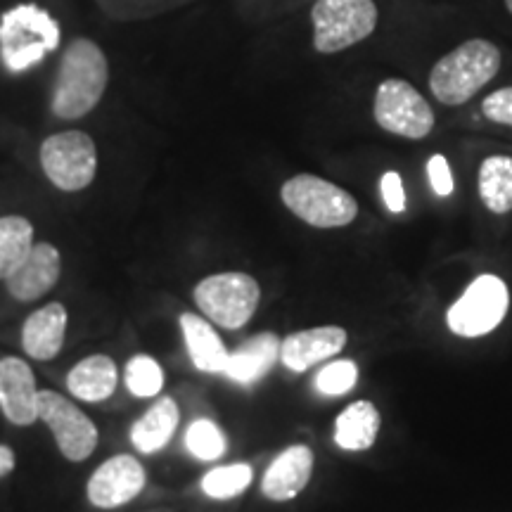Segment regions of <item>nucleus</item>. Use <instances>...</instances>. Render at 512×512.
I'll list each match as a JSON object with an SVG mask.
<instances>
[{"label": "nucleus", "instance_id": "nucleus-31", "mask_svg": "<svg viewBox=\"0 0 512 512\" xmlns=\"http://www.w3.org/2000/svg\"><path fill=\"white\" fill-rule=\"evenodd\" d=\"M15 470V453L10 446H0V477L10 475Z\"/></svg>", "mask_w": 512, "mask_h": 512}, {"label": "nucleus", "instance_id": "nucleus-1", "mask_svg": "<svg viewBox=\"0 0 512 512\" xmlns=\"http://www.w3.org/2000/svg\"><path fill=\"white\" fill-rule=\"evenodd\" d=\"M110 81V64L98 43L88 38H76L64 50L60 72L53 88L55 117L81 119L98 107Z\"/></svg>", "mask_w": 512, "mask_h": 512}, {"label": "nucleus", "instance_id": "nucleus-21", "mask_svg": "<svg viewBox=\"0 0 512 512\" xmlns=\"http://www.w3.org/2000/svg\"><path fill=\"white\" fill-rule=\"evenodd\" d=\"M178 420V406L174 399H162L140 418L131 430V441L140 453H157L174 437Z\"/></svg>", "mask_w": 512, "mask_h": 512}, {"label": "nucleus", "instance_id": "nucleus-14", "mask_svg": "<svg viewBox=\"0 0 512 512\" xmlns=\"http://www.w3.org/2000/svg\"><path fill=\"white\" fill-rule=\"evenodd\" d=\"M344 347H347V330L339 325H323V328L302 330L285 337L280 344V361L292 373H304L311 366H318L339 354Z\"/></svg>", "mask_w": 512, "mask_h": 512}, {"label": "nucleus", "instance_id": "nucleus-23", "mask_svg": "<svg viewBox=\"0 0 512 512\" xmlns=\"http://www.w3.org/2000/svg\"><path fill=\"white\" fill-rule=\"evenodd\" d=\"M34 247V226L24 216H3L0 219V280L8 278L29 249Z\"/></svg>", "mask_w": 512, "mask_h": 512}, {"label": "nucleus", "instance_id": "nucleus-4", "mask_svg": "<svg viewBox=\"0 0 512 512\" xmlns=\"http://www.w3.org/2000/svg\"><path fill=\"white\" fill-rule=\"evenodd\" d=\"M377 22L375 0H316L311 8L313 48L320 55L342 53L373 36Z\"/></svg>", "mask_w": 512, "mask_h": 512}, {"label": "nucleus", "instance_id": "nucleus-24", "mask_svg": "<svg viewBox=\"0 0 512 512\" xmlns=\"http://www.w3.org/2000/svg\"><path fill=\"white\" fill-rule=\"evenodd\" d=\"M252 477V467L245 463L214 467V470L202 477V491L209 498H214V501H228V498H235L242 491H247L249 484H252Z\"/></svg>", "mask_w": 512, "mask_h": 512}, {"label": "nucleus", "instance_id": "nucleus-10", "mask_svg": "<svg viewBox=\"0 0 512 512\" xmlns=\"http://www.w3.org/2000/svg\"><path fill=\"white\" fill-rule=\"evenodd\" d=\"M38 418L55 434L64 458L81 463L93 456L95 446H98V427L79 406L64 399L62 394L50 392V389L38 392Z\"/></svg>", "mask_w": 512, "mask_h": 512}, {"label": "nucleus", "instance_id": "nucleus-26", "mask_svg": "<svg viewBox=\"0 0 512 512\" xmlns=\"http://www.w3.org/2000/svg\"><path fill=\"white\" fill-rule=\"evenodd\" d=\"M185 448L197 460H219L226 453V437L211 420H195L185 432Z\"/></svg>", "mask_w": 512, "mask_h": 512}, {"label": "nucleus", "instance_id": "nucleus-6", "mask_svg": "<svg viewBox=\"0 0 512 512\" xmlns=\"http://www.w3.org/2000/svg\"><path fill=\"white\" fill-rule=\"evenodd\" d=\"M261 287L252 275L228 271L204 278L195 287V304L204 316L226 330H240L252 320Z\"/></svg>", "mask_w": 512, "mask_h": 512}, {"label": "nucleus", "instance_id": "nucleus-2", "mask_svg": "<svg viewBox=\"0 0 512 512\" xmlns=\"http://www.w3.org/2000/svg\"><path fill=\"white\" fill-rule=\"evenodd\" d=\"M501 60V50L494 41L470 38L434 62L427 83L441 105L460 107L496 79Z\"/></svg>", "mask_w": 512, "mask_h": 512}, {"label": "nucleus", "instance_id": "nucleus-3", "mask_svg": "<svg viewBox=\"0 0 512 512\" xmlns=\"http://www.w3.org/2000/svg\"><path fill=\"white\" fill-rule=\"evenodd\" d=\"M60 48V24L46 8L19 3L0 17V60L12 74L27 72Z\"/></svg>", "mask_w": 512, "mask_h": 512}, {"label": "nucleus", "instance_id": "nucleus-13", "mask_svg": "<svg viewBox=\"0 0 512 512\" xmlns=\"http://www.w3.org/2000/svg\"><path fill=\"white\" fill-rule=\"evenodd\" d=\"M0 408L12 425L27 427L38 418V389L34 373L22 358L0 361Z\"/></svg>", "mask_w": 512, "mask_h": 512}, {"label": "nucleus", "instance_id": "nucleus-30", "mask_svg": "<svg viewBox=\"0 0 512 512\" xmlns=\"http://www.w3.org/2000/svg\"><path fill=\"white\" fill-rule=\"evenodd\" d=\"M380 190L382 200L392 214H401V211L406 209V190H403V181L396 171H387V174L382 176Z\"/></svg>", "mask_w": 512, "mask_h": 512}, {"label": "nucleus", "instance_id": "nucleus-20", "mask_svg": "<svg viewBox=\"0 0 512 512\" xmlns=\"http://www.w3.org/2000/svg\"><path fill=\"white\" fill-rule=\"evenodd\" d=\"M380 413L375 403L354 401L339 413L335 422V441L344 451H368L380 434Z\"/></svg>", "mask_w": 512, "mask_h": 512}, {"label": "nucleus", "instance_id": "nucleus-25", "mask_svg": "<svg viewBox=\"0 0 512 512\" xmlns=\"http://www.w3.org/2000/svg\"><path fill=\"white\" fill-rule=\"evenodd\" d=\"M126 387L138 399H152L164 387L162 366L150 356H133L126 366Z\"/></svg>", "mask_w": 512, "mask_h": 512}, {"label": "nucleus", "instance_id": "nucleus-29", "mask_svg": "<svg viewBox=\"0 0 512 512\" xmlns=\"http://www.w3.org/2000/svg\"><path fill=\"white\" fill-rule=\"evenodd\" d=\"M427 178H430L432 190L439 197H448L453 192V174L448 159L444 155H432L427 162Z\"/></svg>", "mask_w": 512, "mask_h": 512}, {"label": "nucleus", "instance_id": "nucleus-18", "mask_svg": "<svg viewBox=\"0 0 512 512\" xmlns=\"http://www.w3.org/2000/svg\"><path fill=\"white\" fill-rule=\"evenodd\" d=\"M181 328L195 368L202 373H223L228 363V351L207 320L195 316V313H183Z\"/></svg>", "mask_w": 512, "mask_h": 512}, {"label": "nucleus", "instance_id": "nucleus-5", "mask_svg": "<svg viewBox=\"0 0 512 512\" xmlns=\"http://www.w3.org/2000/svg\"><path fill=\"white\" fill-rule=\"evenodd\" d=\"M283 204L313 228H344L358 216L354 195L313 174H297L280 188Z\"/></svg>", "mask_w": 512, "mask_h": 512}, {"label": "nucleus", "instance_id": "nucleus-7", "mask_svg": "<svg viewBox=\"0 0 512 512\" xmlns=\"http://www.w3.org/2000/svg\"><path fill=\"white\" fill-rule=\"evenodd\" d=\"M373 117L387 133L408 140L427 138L437 124L430 102L422 98L413 83L403 79H384L377 86Z\"/></svg>", "mask_w": 512, "mask_h": 512}, {"label": "nucleus", "instance_id": "nucleus-16", "mask_svg": "<svg viewBox=\"0 0 512 512\" xmlns=\"http://www.w3.org/2000/svg\"><path fill=\"white\" fill-rule=\"evenodd\" d=\"M67 332V309L62 304H48L31 313L22 330V347L36 361H50L62 351Z\"/></svg>", "mask_w": 512, "mask_h": 512}, {"label": "nucleus", "instance_id": "nucleus-19", "mask_svg": "<svg viewBox=\"0 0 512 512\" xmlns=\"http://www.w3.org/2000/svg\"><path fill=\"white\" fill-rule=\"evenodd\" d=\"M67 387L81 401H105L117 389V366L110 356H88L69 370Z\"/></svg>", "mask_w": 512, "mask_h": 512}, {"label": "nucleus", "instance_id": "nucleus-8", "mask_svg": "<svg viewBox=\"0 0 512 512\" xmlns=\"http://www.w3.org/2000/svg\"><path fill=\"white\" fill-rule=\"evenodd\" d=\"M510 306L508 287L498 275H479L463 297L446 313V323L458 337H484L503 323Z\"/></svg>", "mask_w": 512, "mask_h": 512}, {"label": "nucleus", "instance_id": "nucleus-9", "mask_svg": "<svg viewBox=\"0 0 512 512\" xmlns=\"http://www.w3.org/2000/svg\"><path fill=\"white\" fill-rule=\"evenodd\" d=\"M41 166L48 181L64 192H79L93 183L98 150L83 131H62L43 140Z\"/></svg>", "mask_w": 512, "mask_h": 512}, {"label": "nucleus", "instance_id": "nucleus-27", "mask_svg": "<svg viewBox=\"0 0 512 512\" xmlns=\"http://www.w3.org/2000/svg\"><path fill=\"white\" fill-rule=\"evenodd\" d=\"M358 368L354 361H332L316 375V389L325 396H342L356 387Z\"/></svg>", "mask_w": 512, "mask_h": 512}, {"label": "nucleus", "instance_id": "nucleus-32", "mask_svg": "<svg viewBox=\"0 0 512 512\" xmlns=\"http://www.w3.org/2000/svg\"><path fill=\"white\" fill-rule=\"evenodd\" d=\"M503 3H505V10H508L512 15V0H503Z\"/></svg>", "mask_w": 512, "mask_h": 512}, {"label": "nucleus", "instance_id": "nucleus-22", "mask_svg": "<svg viewBox=\"0 0 512 512\" xmlns=\"http://www.w3.org/2000/svg\"><path fill=\"white\" fill-rule=\"evenodd\" d=\"M479 197L491 214L512 211V157L491 155L479 164Z\"/></svg>", "mask_w": 512, "mask_h": 512}, {"label": "nucleus", "instance_id": "nucleus-17", "mask_svg": "<svg viewBox=\"0 0 512 512\" xmlns=\"http://www.w3.org/2000/svg\"><path fill=\"white\" fill-rule=\"evenodd\" d=\"M280 344L283 342L273 332H264V335L247 339L238 351L228 354V363L223 373L233 382L254 384L275 366V361L280 358Z\"/></svg>", "mask_w": 512, "mask_h": 512}, {"label": "nucleus", "instance_id": "nucleus-11", "mask_svg": "<svg viewBox=\"0 0 512 512\" xmlns=\"http://www.w3.org/2000/svg\"><path fill=\"white\" fill-rule=\"evenodd\" d=\"M145 486V467L131 456L105 460L88 479V501L95 508L112 510L131 503Z\"/></svg>", "mask_w": 512, "mask_h": 512}, {"label": "nucleus", "instance_id": "nucleus-15", "mask_svg": "<svg viewBox=\"0 0 512 512\" xmlns=\"http://www.w3.org/2000/svg\"><path fill=\"white\" fill-rule=\"evenodd\" d=\"M313 475V451L297 444L280 453L261 479V494L273 503H285L297 498L309 486Z\"/></svg>", "mask_w": 512, "mask_h": 512}, {"label": "nucleus", "instance_id": "nucleus-28", "mask_svg": "<svg viewBox=\"0 0 512 512\" xmlns=\"http://www.w3.org/2000/svg\"><path fill=\"white\" fill-rule=\"evenodd\" d=\"M482 114L501 126H512V86L498 88L482 100Z\"/></svg>", "mask_w": 512, "mask_h": 512}, {"label": "nucleus", "instance_id": "nucleus-12", "mask_svg": "<svg viewBox=\"0 0 512 512\" xmlns=\"http://www.w3.org/2000/svg\"><path fill=\"white\" fill-rule=\"evenodd\" d=\"M60 252L48 242H38L5 278L8 292L19 302H36L60 280Z\"/></svg>", "mask_w": 512, "mask_h": 512}]
</instances>
